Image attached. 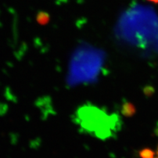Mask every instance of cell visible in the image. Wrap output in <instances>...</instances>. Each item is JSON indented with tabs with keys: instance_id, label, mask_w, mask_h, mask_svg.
<instances>
[{
	"instance_id": "cell-2",
	"label": "cell",
	"mask_w": 158,
	"mask_h": 158,
	"mask_svg": "<svg viewBox=\"0 0 158 158\" xmlns=\"http://www.w3.org/2000/svg\"><path fill=\"white\" fill-rule=\"evenodd\" d=\"M49 20H50V17H49V14L45 11H40L37 15L36 21L40 25H46L49 23Z\"/></svg>"
},
{
	"instance_id": "cell-3",
	"label": "cell",
	"mask_w": 158,
	"mask_h": 158,
	"mask_svg": "<svg viewBox=\"0 0 158 158\" xmlns=\"http://www.w3.org/2000/svg\"><path fill=\"white\" fill-rule=\"evenodd\" d=\"M140 155L142 158H154L155 153L149 149H145L142 151Z\"/></svg>"
},
{
	"instance_id": "cell-4",
	"label": "cell",
	"mask_w": 158,
	"mask_h": 158,
	"mask_svg": "<svg viewBox=\"0 0 158 158\" xmlns=\"http://www.w3.org/2000/svg\"><path fill=\"white\" fill-rule=\"evenodd\" d=\"M147 1L152 2V3H156V4L158 3V0H147Z\"/></svg>"
},
{
	"instance_id": "cell-5",
	"label": "cell",
	"mask_w": 158,
	"mask_h": 158,
	"mask_svg": "<svg viewBox=\"0 0 158 158\" xmlns=\"http://www.w3.org/2000/svg\"><path fill=\"white\" fill-rule=\"evenodd\" d=\"M154 158H158V147H157V151L155 152V156H154Z\"/></svg>"
},
{
	"instance_id": "cell-1",
	"label": "cell",
	"mask_w": 158,
	"mask_h": 158,
	"mask_svg": "<svg viewBox=\"0 0 158 158\" xmlns=\"http://www.w3.org/2000/svg\"><path fill=\"white\" fill-rule=\"evenodd\" d=\"M77 122L82 129L102 140L114 136L120 125L115 117L101 114L100 110L83 107L77 113Z\"/></svg>"
}]
</instances>
